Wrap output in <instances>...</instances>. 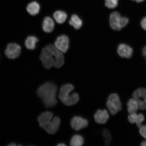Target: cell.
I'll return each instance as SVG.
<instances>
[{"instance_id":"12","label":"cell","mask_w":146,"mask_h":146,"mask_svg":"<svg viewBox=\"0 0 146 146\" xmlns=\"http://www.w3.org/2000/svg\"><path fill=\"white\" fill-rule=\"evenodd\" d=\"M94 119L97 123L103 124L106 123L109 118V115L106 110H99L97 111L94 116Z\"/></svg>"},{"instance_id":"15","label":"cell","mask_w":146,"mask_h":146,"mask_svg":"<svg viewBox=\"0 0 146 146\" xmlns=\"http://www.w3.org/2000/svg\"><path fill=\"white\" fill-rule=\"evenodd\" d=\"M54 67L56 68H59L62 66L65 62L63 52L56 50L54 54Z\"/></svg>"},{"instance_id":"2","label":"cell","mask_w":146,"mask_h":146,"mask_svg":"<svg viewBox=\"0 0 146 146\" xmlns=\"http://www.w3.org/2000/svg\"><path fill=\"white\" fill-rule=\"evenodd\" d=\"M40 126L50 134H54L57 132L60 126L61 120L50 111H46L40 115L38 118Z\"/></svg>"},{"instance_id":"6","label":"cell","mask_w":146,"mask_h":146,"mask_svg":"<svg viewBox=\"0 0 146 146\" xmlns=\"http://www.w3.org/2000/svg\"><path fill=\"white\" fill-rule=\"evenodd\" d=\"M106 105L110 112L112 115H115L122 109V104L120 98L116 94H111L109 96Z\"/></svg>"},{"instance_id":"28","label":"cell","mask_w":146,"mask_h":146,"mask_svg":"<svg viewBox=\"0 0 146 146\" xmlns=\"http://www.w3.org/2000/svg\"><path fill=\"white\" fill-rule=\"evenodd\" d=\"M140 145L142 146H146V140L142 142L141 143V145Z\"/></svg>"},{"instance_id":"8","label":"cell","mask_w":146,"mask_h":146,"mask_svg":"<svg viewBox=\"0 0 146 146\" xmlns=\"http://www.w3.org/2000/svg\"><path fill=\"white\" fill-rule=\"evenodd\" d=\"M21 52V47L19 45L11 43L7 45L5 53L7 57L13 59L19 57Z\"/></svg>"},{"instance_id":"3","label":"cell","mask_w":146,"mask_h":146,"mask_svg":"<svg viewBox=\"0 0 146 146\" xmlns=\"http://www.w3.org/2000/svg\"><path fill=\"white\" fill-rule=\"evenodd\" d=\"M74 89V86L70 84L64 85L60 88L59 98L62 103L68 106L75 105L79 100L77 93L71 94Z\"/></svg>"},{"instance_id":"19","label":"cell","mask_w":146,"mask_h":146,"mask_svg":"<svg viewBox=\"0 0 146 146\" xmlns=\"http://www.w3.org/2000/svg\"><path fill=\"white\" fill-rule=\"evenodd\" d=\"M127 105L128 112L129 114L136 113L139 109L138 102L133 98L128 100Z\"/></svg>"},{"instance_id":"20","label":"cell","mask_w":146,"mask_h":146,"mask_svg":"<svg viewBox=\"0 0 146 146\" xmlns=\"http://www.w3.org/2000/svg\"><path fill=\"white\" fill-rule=\"evenodd\" d=\"M40 6L39 3L36 1L32 2L27 5V11L32 15H35L39 13Z\"/></svg>"},{"instance_id":"23","label":"cell","mask_w":146,"mask_h":146,"mask_svg":"<svg viewBox=\"0 0 146 146\" xmlns=\"http://www.w3.org/2000/svg\"><path fill=\"white\" fill-rule=\"evenodd\" d=\"M105 5L110 9H113L118 6V0H105Z\"/></svg>"},{"instance_id":"4","label":"cell","mask_w":146,"mask_h":146,"mask_svg":"<svg viewBox=\"0 0 146 146\" xmlns=\"http://www.w3.org/2000/svg\"><path fill=\"white\" fill-rule=\"evenodd\" d=\"M57 48L54 45L50 44L42 50L40 58L45 68L50 69L54 65V54Z\"/></svg>"},{"instance_id":"21","label":"cell","mask_w":146,"mask_h":146,"mask_svg":"<svg viewBox=\"0 0 146 146\" xmlns=\"http://www.w3.org/2000/svg\"><path fill=\"white\" fill-rule=\"evenodd\" d=\"M84 139L80 135H76L73 136L71 140L70 145L72 146H81L83 145Z\"/></svg>"},{"instance_id":"29","label":"cell","mask_w":146,"mask_h":146,"mask_svg":"<svg viewBox=\"0 0 146 146\" xmlns=\"http://www.w3.org/2000/svg\"><path fill=\"white\" fill-rule=\"evenodd\" d=\"M57 146H66V145L65 144H64L63 143H59V144H58V145H57Z\"/></svg>"},{"instance_id":"14","label":"cell","mask_w":146,"mask_h":146,"mask_svg":"<svg viewBox=\"0 0 146 146\" xmlns=\"http://www.w3.org/2000/svg\"><path fill=\"white\" fill-rule=\"evenodd\" d=\"M54 23L53 20L50 17H45L43 19L42 27L44 31L50 33L54 30Z\"/></svg>"},{"instance_id":"1","label":"cell","mask_w":146,"mask_h":146,"mask_svg":"<svg viewBox=\"0 0 146 146\" xmlns=\"http://www.w3.org/2000/svg\"><path fill=\"white\" fill-rule=\"evenodd\" d=\"M56 85L52 82H46L42 85L37 89V94L47 108L52 107L57 104L56 94Z\"/></svg>"},{"instance_id":"17","label":"cell","mask_w":146,"mask_h":146,"mask_svg":"<svg viewBox=\"0 0 146 146\" xmlns=\"http://www.w3.org/2000/svg\"><path fill=\"white\" fill-rule=\"evenodd\" d=\"M39 41L35 36H29L25 41V45L27 48L30 50H33L35 48L36 44Z\"/></svg>"},{"instance_id":"5","label":"cell","mask_w":146,"mask_h":146,"mask_svg":"<svg viewBox=\"0 0 146 146\" xmlns=\"http://www.w3.org/2000/svg\"><path fill=\"white\" fill-rule=\"evenodd\" d=\"M129 22V19L126 17L122 16L118 12L115 11L110 16V25L113 30L120 31L127 26Z\"/></svg>"},{"instance_id":"13","label":"cell","mask_w":146,"mask_h":146,"mask_svg":"<svg viewBox=\"0 0 146 146\" xmlns=\"http://www.w3.org/2000/svg\"><path fill=\"white\" fill-rule=\"evenodd\" d=\"M129 123H136L137 126L139 127L142 125V123L145 119V117L142 113L137 114L136 113L129 114L128 117Z\"/></svg>"},{"instance_id":"27","label":"cell","mask_w":146,"mask_h":146,"mask_svg":"<svg viewBox=\"0 0 146 146\" xmlns=\"http://www.w3.org/2000/svg\"><path fill=\"white\" fill-rule=\"evenodd\" d=\"M131 1L135 2L136 3H140L143 2L145 1V0H131Z\"/></svg>"},{"instance_id":"24","label":"cell","mask_w":146,"mask_h":146,"mask_svg":"<svg viewBox=\"0 0 146 146\" xmlns=\"http://www.w3.org/2000/svg\"><path fill=\"white\" fill-rule=\"evenodd\" d=\"M139 128L140 134L143 137L146 139V125H142Z\"/></svg>"},{"instance_id":"30","label":"cell","mask_w":146,"mask_h":146,"mask_svg":"<svg viewBox=\"0 0 146 146\" xmlns=\"http://www.w3.org/2000/svg\"><path fill=\"white\" fill-rule=\"evenodd\" d=\"M9 146H16L17 145L15 143H12L8 145Z\"/></svg>"},{"instance_id":"7","label":"cell","mask_w":146,"mask_h":146,"mask_svg":"<svg viewBox=\"0 0 146 146\" xmlns=\"http://www.w3.org/2000/svg\"><path fill=\"white\" fill-rule=\"evenodd\" d=\"M133 98L138 102L139 108L144 110L146 109V88H139L133 94Z\"/></svg>"},{"instance_id":"25","label":"cell","mask_w":146,"mask_h":146,"mask_svg":"<svg viewBox=\"0 0 146 146\" xmlns=\"http://www.w3.org/2000/svg\"><path fill=\"white\" fill-rule=\"evenodd\" d=\"M140 25L142 29L146 31V16L142 18L140 22Z\"/></svg>"},{"instance_id":"22","label":"cell","mask_w":146,"mask_h":146,"mask_svg":"<svg viewBox=\"0 0 146 146\" xmlns=\"http://www.w3.org/2000/svg\"><path fill=\"white\" fill-rule=\"evenodd\" d=\"M103 135L106 145H109L110 144L111 141V134L109 131L107 129H104L103 132Z\"/></svg>"},{"instance_id":"9","label":"cell","mask_w":146,"mask_h":146,"mask_svg":"<svg viewBox=\"0 0 146 146\" xmlns=\"http://www.w3.org/2000/svg\"><path fill=\"white\" fill-rule=\"evenodd\" d=\"M69 40L68 36L61 35L57 38L54 42L56 48L63 53H65L69 47Z\"/></svg>"},{"instance_id":"10","label":"cell","mask_w":146,"mask_h":146,"mask_svg":"<svg viewBox=\"0 0 146 146\" xmlns=\"http://www.w3.org/2000/svg\"><path fill=\"white\" fill-rule=\"evenodd\" d=\"M87 120L80 116H75L71 120V125L73 129L76 131H80L84 129L88 125Z\"/></svg>"},{"instance_id":"18","label":"cell","mask_w":146,"mask_h":146,"mask_svg":"<svg viewBox=\"0 0 146 146\" xmlns=\"http://www.w3.org/2000/svg\"><path fill=\"white\" fill-rule=\"evenodd\" d=\"M53 17L56 22L59 24H62L66 21L67 15L64 11L59 10L54 13Z\"/></svg>"},{"instance_id":"16","label":"cell","mask_w":146,"mask_h":146,"mask_svg":"<svg viewBox=\"0 0 146 146\" xmlns=\"http://www.w3.org/2000/svg\"><path fill=\"white\" fill-rule=\"evenodd\" d=\"M69 25L74 27L76 30H79L83 25L82 20L76 14H73L71 16L69 21Z\"/></svg>"},{"instance_id":"11","label":"cell","mask_w":146,"mask_h":146,"mask_svg":"<svg viewBox=\"0 0 146 146\" xmlns=\"http://www.w3.org/2000/svg\"><path fill=\"white\" fill-rule=\"evenodd\" d=\"M117 52L120 57L129 59L132 56L133 49L130 46L125 44H120L117 47Z\"/></svg>"},{"instance_id":"26","label":"cell","mask_w":146,"mask_h":146,"mask_svg":"<svg viewBox=\"0 0 146 146\" xmlns=\"http://www.w3.org/2000/svg\"><path fill=\"white\" fill-rule=\"evenodd\" d=\"M142 54L146 59V46L142 50Z\"/></svg>"}]
</instances>
